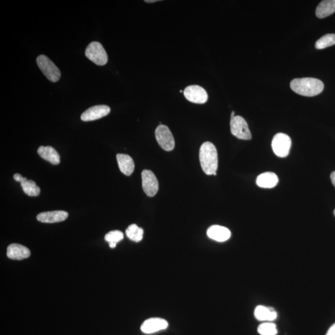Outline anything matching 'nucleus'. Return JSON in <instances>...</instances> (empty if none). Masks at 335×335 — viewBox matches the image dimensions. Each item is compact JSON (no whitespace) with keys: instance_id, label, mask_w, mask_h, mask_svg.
<instances>
[{"instance_id":"39448f33","label":"nucleus","mask_w":335,"mask_h":335,"mask_svg":"<svg viewBox=\"0 0 335 335\" xmlns=\"http://www.w3.org/2000/svg\"><path fill=\"white\" fill-rule=\"evenodd\" d=\"M230 130L232 134L241 140H251L252 136L248 125L241 116H236L231 118Z\"/></svg>"},{"instance_id":"dca6fc26","label":"nucleus","mask_w":335,"mask_h":335,"mask_svg":"<svg viewBox=\"0 0 335 335\" xmlns=\"http://www.w3.org/2000/svg\"><path fill=\"white\" fill-rule=\"evenodd\" d=\"M119 169L122 174L126 176H130L134 171V160L127 154L119 153L116 155Z\"/></svg>"},{"instance_id":"aec40b11","label":"nucleus","mask_w":335,"mask_h":335,"mask_svg":"<svg viewBox=\"0 0 335 335\" xmlns=\"http://www.w3.org/2000/svg\"><path fill=\"white\" fill-rule=\"evenodd\" d=\"M335 13V0H325L320 3L316 9V16L322 19Z\"/></svg>"},{"instance_id":"1a4fd4ad","label":"nucleus","mask_w":335,"mask_h":335,"mask_svg":"<svg viewBox=\"0 0 335 335\" xmlns=\"http://www.w3.org/2000/svg\"><path fill=\"white\" fill-rule=\"evenodd\" d=\"M184 95L189 102L196 104H204L208 100V95L203 87L191 85L184 90Z\"/></svg>"},{"instance_id":"4be33fe9","label":"nucleus","mask_w":335,"mask_h":335,"mask_svg":"<svg viewBox=\"0 0 335 335\" xmlns=\"http://www.w3.org/2000/svg\"><path fill=\"white\" fill-rule=\"evenodd\" d=\"M124 234L119 230H113L108 233L105 235V240L108 242L110 248H115L117 243L123 240Z\"/></svg>"},{"instance_id":"c85d7f7f","label":"nucleus","mask_w":335,"mask_h":335,"mask_svg":"<svg viewBox=\"0 0 335 335\" xmlns=\"http://www.w3.org/2000/svg\"><path fill=\"white\" fill-rule=\"evenodd\" d=\"M333 214H334V216H335V209L334 210Z\"/></svg>"},{"instance_id":"4468645a","label":"nucleus","mask_w":335,"mask_h":335,"mask_svg":"<svg viewBox=\"0 0 335 335\" xmlns=\"http://www.w3.org/2000/svg\"><path fill=\"white\" fill-rule=\"evenodd\" d=\"M7 254L10 259L22 260L28 259L31 256V252L27 247L22 244L13 243L8 246Z\"/></svg>"},{"instance_id":"f3484780","label":"nucleus","mask_w":335,"mask_h":335,"mask_svg":"<svg viewBox=\"0 0 335 335\" xmlns=\"http://www.w3.org/2000/svg\"><path fill=\"white\" fill-rule=\"evenodd\" d=\"M255 316L258 320L273 321L277 318V312L273 308L259 305L255 310Z\"/></svg>"},{"instance_id":"412c9836","label":"nucleus","mask_w":335,"mask_h":335,"mask_svg":"<svg viewBox=\"0 0 335 335\" xmlns=\"http://www.w3.org/2000/svg\"><path fill=\"white\" fill-rule=\"evenodd\" d=\"M126 233L130 240L135 242H139L143 239V230L136 224L129 225L126 230Z\"/></svg>"},{"instance_id":"9d476101","label":"nucleus","mask_w":335,"mask_h":335,"mask_svg":"<svg viewBox=\"0 0 335 335\" xmlns=\"http://www.w3.org/2000/svg\"><path fill=\"white\" fill-rule=\"evenodd\" d=\"M111 109L108 106L98 105L88 109L81 114V119L85 122L97 120L108 115Z\"/></svg>"},{"instance_id":"b1692460","label":"nucleus","mask_w":335,"mask_h":335,"mask_svg":"<svg viewBox=\"0 0 335 335\" xmlns=\"http://www.w3.org/2000/svg\"><path fill=\"white\" fill-rule=\"evenodd\" d=\"M258 331L261 335H276L278 333L276 325L271 322L261 324L258 328Z\"/></svg>"},{"instance_id":"9b49d317","label":"nucleus","mask_w":335,"mask_h":335,"mask_svg":"<svg viewBox=\"0 0 335 335\" xmlns=\"http://www.w3.org/2000/svg\"><path fill=\"white\" fill-rule=\"evenodd\" d=\"M169 326V323L160 318H151L145 320L141 325L140 329L143 333L151 334L165 329Z\"/></svg>"},{"instance_id":"a878e982","label":"nucleus","mask_w":335,"mask_h":335,"mask_svg":"<svg viewBox=\"0 0 335 335\" xmlns=\"http://www.w3.org/2000/svg\"><path fill=\"white\" fill-rule=\"evenodd\" d=\"M330 178L332 184H333L335 187V171L331 173Z\"/></svg>"},{"instance_id":"f03ea898","label":"nucleus","mask_w":335,"mask_h":335,"mask_svg":"<svg viewBox=\"0 0 335 335\" xmlns=\"http://www.w3.org/2000/svg\"><path fill=\"white\" fill-rule=\"evenodd\" d=\"M291 88L297 94L312 97L323 92L324 84L317 78H296L291 81Z\"/></svg>"},{"instance_id":"20e7f679","label":"nucleus","mask_w":335,"mask_h":335,"mask_svg":"<svg viewBox=\"0 0 335 335\" xmlns=\"http://www.w3.org/2000/svg\"><path fill=\"white\" fill-rule=\"evenodd\" d=\"M85 55L89 59L97 65L103 66L108 63L107 53L100 42H91L85 50Z\"/></svg>"},{"instance_id":"393cba45","label":"nucleus","mask_w":335,"mask_h":335,"mask_svg":"<svg viewBox=\"0 0 335 335\" xmlns=\"http://www.w3.org/2000/svg\"><path fill=\"white\" fill-rule=\"evenodd\" d=\"M326 335H335V323L329 328Z\"/></svg>"},{"instance_id":"a211bd4d","label":"nucleus","mask_w":335,"mask_h":335,"mask_svg":"<svg viewBox=\"0 0 335 335\" xmlns=\"http://www.w3.org/2000/svg\"><path fill=\"white\" fill-rule=\"evenodd\" d=\"M37 153L42 158L50 162L53 164H58L60 162V156L59 154L56 151L55 149L50 146H41L37 150Z\"/></svg>"},{"instance_id":"ddd939ff","label":"nucleus","mask_w":335,"mask_h":335,"mask_svg":"<svg viewBox=\"0 0 335 335\" xmlns=\"http://www.w3.org/2000/svg\"><path fill=\"white\" fill-rule=\"evenodd\" d=\"M68 216V212L66 211H49L37 215V219L42 223H52L64 221Z\"/></svg>"},{"instance_id":"f8f14e48","label":"nucleus","mask_w":335,"mask_h":335,"mask_svg":"<svg viewBox=\"0 0 335 335\" xmlns=\"http://www.w3.org/2000/svg\"><path fill=\"white\" fill-rule=\"evenodd\" d=\"M16 182L21 183L24 192L29 196L34 197L39 195L41 189L33 180H28L27 178L23 177L20 174H16L13 176Z\"/></svg>"},{"instance_id":"7ed1b4c3","label":"nucleus","mask_w":335,"mask_h":335,"mask_svg":"<svg viewBox=\"0 0 335 335\" xmlns=\"http://www.w3.org/2000/svg\"><path fill=\"white\" fill-rule=\"evenodd\" d=\"M37 64L38 65L42 72L50 81L55 83V82L59 80L61 77V72L59 69L47 56L44 55H39L37 58Z\"/></svg>"},{"instance_id":"bb28decb","label":"nucleus","mask_w":335,"mask_h":335,"mask_svg":"<svg viewBox=\"0 0 335 335\" xmlns=\"http://www.w3.org/2000/svg\"><path fill=\"white\" fill-rule=\"evenodd\" d=\"M145 2H147V3H154V2H158V0H154V1H152V0H151V1H149V0H148V1H147V0H146V1H145Z\"/></svg>"},{"instance_id":"cd10ccee","label":"nucleus","mask_w":335,"mask_h":335,"mask_svg":"<svg viewBox=\"0 0 335 335\" xmlns=\"http://www.w3.org/2000/svg\"><path fill=\"white\" fill-rule=\"evenodd\" d=\"M233 117H235V113H234V111H233L232 114H231V118H233Z\"/></svg>"},{"instance_id":"c756f323","label":"nucleus","mask_w":335,"mask_h":335,"mask_svg":"<svg viewBox=\"0 0 335 335\" xmlns=\"http://www.w3.org/2000/svg\"><path fill=\"white\" fill-rule=\"evenodd\" d=\"M180 93H183L182 90H180Z\"/></svg>"},{"instance_id":"2eb2a0df","label":"nucleus","mask_w":335,"mask_h":335,"mask_svg":"<svg viewBox=\"0 0 335 335\" xmlns=\"http://www.w3.org/2000/svg\"><path fill=\"white\" fill-rule=\"evenodd\" d=\"M207 236L215 241L223 242L228 240L231 232L227 228L220 225H212L207 231Z\"/></svg>"},{"instance_id":"5701e85b","label":"nucleus","mask_w":335,"mask_h":335,"mask_svg":"<svg viewBox=\"0 0 335 335\" xmlns=\"http://www.w3.org/2000/svg\"><path fill=\"white\" fill-rule=\"evenodd\" d=\"M335 44V34H328L321 37L315 43L316 49H323Z\"/></svg>"},{"instance_id":"0eeeda50","label":"nucleus","mask_w":335,"mask_h":335,"mask_svg":"<svg viewBox=\"0 0 335 335\" xmlns=\"http://www.w3.org/2000/svg\"><path fill=\"white\" fill-rule=\"evenodd\" d=\"M155 137L159 145L164 150L170 151L174 150L175 145L174 137L166 126L161 124L156 127Z\"/></svg>"},{"instance_id":"f257e3e1","label":"nucleus","mask_w":335,"mask_h":335,"mask_svg":"<svg viewBox=\"0 0 335 335\" xmlns=\"http://www.w3.org/2000/svg\"><path fill=\"white\" fill-rule=\"evenodd\" d=\"M199 160L205 174L214 176L217 175L218 155L217 149L213 143L206 142L202 144L199 150Z\"/></svg>"},{"instance_id":"6e6552de","label":"nucleus","mask_w":335,"mask_h":335,"mask_svg":"<svg viewBox=\"0 0 335 335\" xmlns=\"http://www.w3.org/2000/svg\"><path fill=\"white\" fill-rule=\"evenodd\" d=\"M142 188L149 197L156 195L158 191V182L155 174L150 170H144L142 172Z\"/></svg>"},{"instance_id":"6ab92c4d","label":"nucleus","mask_w":335,"mask_h":335,"mask_svg":"<svg viewBox=\"0 0 335 335\" xmlns=\"http://www.w3.org/2000/svg\"><path fill=\"white\" fill-rule=\"evenodd\" d=\"M278 182L277 175L273 172H265L259 175L257 179V185L263 188H275Z\"/></svg>"},{"instance_id":"423d86ee","label":"nucleus","mask_w":335,"mask_h":335,"mask_svg":"<svg viewBox=\"0 0 335 335\" xmlns=\"http://www.w3.org/2000/svg\"><path fill=\"white\" fill-rule=\"evenodd\" d=\"M291 144V138L288 135L278 133L274 136L271 145L275 155L279 157L284 158L289 155Z\"/></svg>"}]
</instances>
